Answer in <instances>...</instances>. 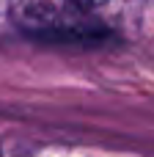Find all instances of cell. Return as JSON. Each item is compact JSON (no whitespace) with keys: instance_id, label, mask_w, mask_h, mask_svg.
Returning <instances> with one entry per match:
<instances>
[{"instance_id":"cell-1","label":"cell","mask_w":154,"mask_h":157,"mask_svg":"<svg viewBox=\"0 0 154 157\" xmlns=\"http://www.w3.org/2000/svg\"><path fill=\"white\" fill-rule=\"evenodd\" d=\"M77 3H99V0H77Z\"/></svg>"}]
</instances>
